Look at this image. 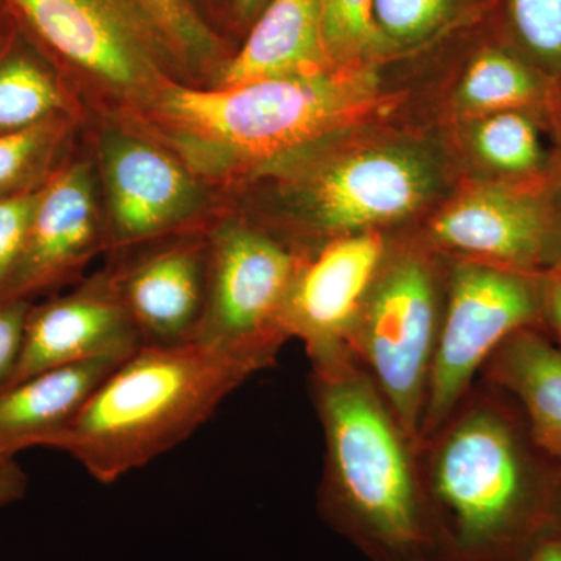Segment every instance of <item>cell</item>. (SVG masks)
<instances>
[{"label": "cell", "instance_id": "cell-1", "mask_svg": "<svg viewBox=\"0 0 561 561\" xmlns=\"http://www.w3.org/2000/svg\"><path fill=\"white\" fill-rule=\"evenodd\" d=\"M379 102L368 65L232 87L173 80L113 116L160 142L213 187L286 168Z\"/></svg>", "mask_w": 561, "mask_h": 561}, {"label": "cell", "instance_id": "cell-2", "mask_svg": "<svg viewBox=\"0 0 561 561\" xmlns=\"http://www.w3.org/2000/svg\"><path fill=\"white\" fill-rule=\"evenodd\" d=\"M419 460L448 561H524L561 526V465L493 383L476 381Z\"/></svg>", "mask_w": 561, "mask_h": 561}, {"label": "cell", "instance_id": "cell-3", "mask_svg": "<svg viewBox=\"0 0 561 561\" xmlns=\"http://www.w3.org/2000/svg\"><path fill=\"white\" fill-rule=\"evenodd\" d=\"M311 367L324 437L321 518L371 561H448L419 443L351 351Z\"/></svg>", "mask_w": 561, "mask_h": 561}, {"label": "cell", "instance_id": "cell-4", "mask_svg": "<svg viewBox=\"0 0 561 561\" xmlns=\"http://www.w3.org/2000/svg\"><path fill=\"white\" fill-rule=\"evenodd\" d=\"M261 367L194 341L140 346L116 368L54 449L113 483L175 448Z\"/></svg>", "mask_w": 561, "mask_h": 561}, {"label": "cell", "instance_id": "cell-5", "mask_svg": "<svg viewBox=\"0 0 561 561\" xmlns=\"http://www.w3.org/2000/svg\"><path fill=\"white\" fill-rule=\"evenodd\" d=\"M3 2L18 27L57 68L87 77L116 103L111 114L149 101L173 80L186 81L168 41L135 0Z\"/></svg>", "mask_w": 561, "mask_h": 561}, {"label": "cell", "instance_id": "cell-6", "mask_svg": "<svg viewBox=\"0 0 561 561\" xmlns=\"http://www.w3.org/2000/svg\"><path fill=\"white\" fill-rule=\"evenodd\" d=\"M448 268L424 247L387 250L350 341L351 353L416 443L445 311Z\"/></svg>", "mask_w": 561, "mask_h": 561}, {"label": "cell", "instance_id": "cell-7", "mask_svg": "<svg viewBox=\"0 0 561 561\" xmlns=\"http://www.w3.org/2000/svg\"><path fill=\"white\" fill-rule=\"evenodd\" d=\"M540 273L449 262L445 311L432 362L420 442L451 415L494 350L513 332L542 327ZM420 445V443H419Z\"/></svg>", "mask_w": 561, "mask_h": 561}, {"label": "cell", "instance_id": "cell-8", "mask_svg": "<svg viewBox=\"0 0 561 561\" xmlns=\"http://www.w3.org/2000/svg\"><path fill=\"white\" fill-rule=\"evenodd\" d=\"M208 298L195 341L271 368L289 341L283 311L308 253L241 221L208 231Z\"/></svg>", "mask_w": 561, "mask_h": 561}, {"label": "cell", "instance_id": "cell-9", "mask_svg": "<svg viewBox=\"0 0 561 561\" xmlns=\"http://www.w3.org/2000/svg\"><path fill=\"white\" fill-rule=\"evenodd\" d=\"M108 249L130 253L202 220L210 190L172 151L113 116L98 131Z\"/></svg>", "mask_w": 561, "mask_h": 561}, {"label": "cell", "instance_id": "cell-10", "mask_svg": "<svg viewBox=\"0 0 561 561\" xmlns=\"http://www.w3.org/2000/svg\"><path fill=\"white\" fill-rule=\"evenodd\" d=\"M438 184L440 169L430 153L381 146L354 151L294 181L290 197L297 227L327 243L411 216Z\"/></svg>", "mask_w": 561, "mask_h": 561}, {"label": "cell", "instance_id": "cell-11", "mask_svg": "<svg viewBox=\"0 0 561 561\" xmlns=\"http://www.w3.org/2000/svg\"><path fill=\"white\" fill-rule=\"evenodd\" d=\"M95 173L90 160L66 161L44 186L20 257L0 287V301H33L57 289L108 247Z\"/></svg>", "mask_w": 561, "mask_h": 561}, {"label": "cell", "instance_id": "cell-12", "mask_svg": "<svg viewBox=\"0 0 561 561\" xmlns=\"http://www.w3.org/2000/svg\"><path fill=\"white\" fill-rule=\"evenodd\" d=\"M432 249L457 260L524 273L552 268V224L545 186L482 184L432 220Z\"/></svg>", "mask_w": 561, "mask_h": 561}, {"label": "cell", "instance_id": "cell-13", "mask_svg": "<svg viewBox=\"0 0 561 561\" xmlns=\"http://www.w3.org/2000/svg\"><path fill=\"white\" fill-rule=\"evenodd\" d=\"M387 250L378 231H367L323 243L302 261L284 305L283 328L287 337L302 342L309 360L350 350Z\"/></svg>", "mask_w": 561, "mask_h": 561}, {"label": "cell", "instance_id": "cell-14", "mask_svg": "<svg viewBox=\"0 0 561 561\" xmlns=\"http://www.w3.org/2000/svg\"><path fill=\"white\" fill-rule=\"evenodd\" d=\"M142 249L111 272L142 346L194 342L208 298V232H183Z\"/></svg>", "mask_w": 561, "mask_h": 561}, {"label": "cell", "instance_id": "cell-15", "mask_svg": "<svg viewBox=\"0 0 561 561\" xmlns=\"http://www.w3.org/2000/svg\"><path fill=\"white\" fill-rule=\"evenodd\" d=\"M142 346L111 272L54 300L33 302L25 320L20 359L7 387L36 373L103 359L130 357Z\"/></svg>", "mask_w": 561, "mask_h": 561}, {"label": "cell", "instance_id": "cell-16", "mask_svg": "<svg viewBox=\"0 0 561 561\" xmlns=\"http://www.w3.org/2000/svg\"><path fill=\"white\" fill-rule=\"evenodd\" d=\"M125 359L103 357L62 365L0 390V454L16 457L33 446L55 448Z\"/></svg>", "mask_w": 561, "mask_h": 561}, {"label": "cell", "instance_id": "cell-17", "mask_svg": "<svg viewBox=\"0 0 561 561\" xmlns=\"http://www.w3.org/2000/svg\"><path fill=\"white\" fill-rule=\"evenodd\" d=\"M335 68L324 47L320 0H271L242 49L225 61L216 87Z\"/></svg>", "mask_w": 561, "mask_h": 561}, {"label": "cell", "instance_id": "cell-18", "mask_svg": "<svg viewBox=\"0 0 561 561\" xmlns=\"http://www.w3.org/2000/svg\"><path fill=\"white\" fill-rule=\"evenodd\" d=\"M479 378L511 394L535 440L561 465V348L545 328L508 335Z\"/></svg>", "mask_w": 561, "mask_h": 561}, {"label": "cell", "instance_id": "cell-19", "mask_svg": "<svg viewBox=\"0 0 561 561\" xmlns=\"http://www.w3.org/2000/svg\"><path fill=\"white\" fill-rule=\"evenodd\" d=\"M560 102L561 81L531 65L508 43L479 51L457 91L459 108L479 117L522 110L551 124Z\"/></svg>", "mask_w": 561, "mask_h": 561}, {"label": "cell", "instance_id": "cell-20", "mask_svg": "<svg viewBox=\"0 0 561 561\" xmlns=\"http://www.w3.org/2000/svg\"><path fill=\"white\" fill-rule=\"evenodd\" d=\"M80 114L61 70L18 27L0 54V135Z\"/></svg>", "mask_w": 561, "mask_h": 561}, {"label": "cell", "instance_id": "cell-21", "mask_svg": "<svg viewBox=\"0 0 561 561\" xmlns=\"http://www.w3.org/2000/svg\"><path fill=\"white\" fill-rule=\"evenodd\" d=\"M546 121L529 111L512 110L479 117L472 147L479 160L501 183L542 187L551 171L552 153L542 144Z\"/></svg>", "mask_w": 561, "mask_h": 561}, {"label": "cell", "instance_id": "cell-22", "mask_svg": "<svg viewBox=\"0 0 561 561\" xmlns=\"http://www.w3.org/2000/svg\"><path fill=\"white\" fill-rule=\"evenodd\" d=\"M80 117H51L0 135V197L43 190L66 161Z\"/></svg>", "mask_w": 561, "mask_h": 561}, {"label": "cell", "instance_id": "cell-23", "mask_svg": "<svg viewBox=\"0 0 561 561\" xmlns=\"http://www.w3.org/2000/svg\"><path fill=\"white\" fill-rule=\"evenodd\" d=\"M491 0H373V21L383 50H411L431 43Z\"/></svg>", "mask_w": 561, "mask_h": 561}, {"label": "cell", "instance_id": "cell-24", "mask_svg": "<svg viewBox=\"0 0 561 561\" xmlns=\"http://www.w3.org/2000/svg\"><path fill=\"white\" fill-rule=\"evenodd\" d=\"M168 41L184 73H219L220 41L191 0H135ZM187 77V76H186Z\"/></svg>", "mask_w": 561, "mask_h": 561}, {"label": "cell", "instance_id": "cell-25", "mask_svg": "<svg viewBox=\"0 0 561 561\" xmlns=\"http://www.w3.org/2000/svg\"><path fill=\"white\" fill-rule=\"evenodd\" d=\"M507 43L561 81V0H504Z\"/></svg>", "mask_w": 561, "mask_h": 561}, {"label": "cell", "instance_id": "cell-26", "mask_svg": "<svg viewBox=\"0 0 561 561\" xmlns=\"http://www.w3.org/2000/svg\"><path fill=\"white\" fill-rule=\"evenodd\" d=\"M324 47L335 68L368 66L383 50L373 0H320Z\"/></svg>", "mask_w": 561, "mask_h": 561}, {"label": "cell", "instance_id": "cell-27", "mask_svg": "<svg viewBox=\"0 0 561 561\" xmlns=\"http://www.w3.org/2000/svg\"><path fill=\"white\" fill-rule=\"evenodd\" d=\"M43 190L0 197V287L20 257Z\"/></svg>", "mask_w": 561, "mask_h": 561}, {"label": "cell", "instance_id": "cell-28", "mask_svg": "<svg viewBox=\"0 0 561 561\" xmlns=\"http://www.w3.org/2000/svg\"><path fill=\"white\" fill-rule=\"evenodd\" d=\"M33 301H0V390L7 386L20 359L25 320Z\"/></svg>", "mask_w": 561, "mask_h": 561}, {"label": "cell", "instance_id": "cell-29", "mask_svg": "<svg viewBox=\"0 0 561 561\" xmlns=\"http://www.w3.org/2000/svg\"><path fill=\"white\" fill-rule=\"evenodd\" d=\"M551 125L556 136V149L552 150V164L545 184V197L552 224L551 271L561 273V102L553 114Z\"/></svg>", "mask_w": 561, "mask_h": 561}, {"label": "cell", "instance_id": "cell-30", "mask_svg": "<svg viewBox=\"0 0 561 561\" xmlns=\"http://www.w3.org/2000/svg\"><path fill=\"white\" fill-rule=\"evenodd\" d=\"M540 301L542 328L561 348V273L541 272Z\"/></svg>", "mask_w": 561, "mask_h": 561}, {"label": "cell", "instance_id": "cell-31", "mask_svg": "<svg viewBox=\"0 0 561 561\" xmlns=\"http://www.w3.org/2000/svg\"><path fill=\"white\" fill-rule=\"evenodd\" d=\"M27 491V476L14 457L0 454V508L22 500Z\"/></svg>", "mask_w": 561, "mask_h": 561}, {"label": "cell", "instance_id": "cell-32", "mask_svg": "<svg viewBox=\"0 0 561 561\" xmlns=\"http://www.w3.org/2000/svg\"><path fill=\"white\" fill-rule=\"evenodd\" d=\"M524 561H561V526L546 534Z\"/></svg>", "mask_w": 561, "mask_h": 561}, {"label": "cell", "instance_id": "cell-33", "mask_svg": "<svg viewBox=\"0 0 561 561\" xmlns=\"http://www.w3.org/2000/svg\"><path fill=\"white\" fill-rule=\"evenodd\" d=\"M18 31L16 21L9 10V7L0 3V54L9 46L11 38Z\"/></svg>", "mask_w": 561, "mask_h": 561}, {"label": "cell", "instance_id": "cell-34", "mask_svg": "<svg viewBox=\"0 0 561 561\" xmlns=\"http://www.w3.org/2000/svg\"><path fill=\"white\" fill-rule=\"evenodd\" d=\"M271 0H234V10L242 20H251L260 13L262 7L267 5Z\"/></svg>", "mask_w": 561, "mask_h": 561}, {"label": "cell", "instance_id": "cell-35", "mask_svg": "<svg viewBox=\"0 0 561 561\" xmlns=\"http://www.w3.org/2000/svg\"><path fill=\"white\" fill-rule=\"evenodd\" d=\"M0 3H3V5H5V2H3V0H0Z\"/></svg>", "mask_w": 561, "mask_h": 561}]
</instances>
